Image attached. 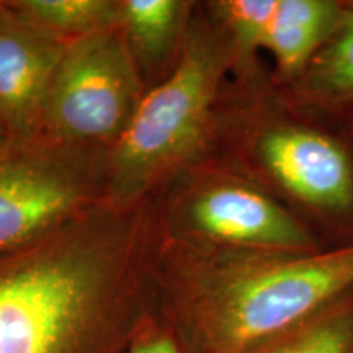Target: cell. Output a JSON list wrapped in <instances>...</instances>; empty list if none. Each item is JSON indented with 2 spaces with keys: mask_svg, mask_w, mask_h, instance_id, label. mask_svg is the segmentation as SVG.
I'll return each mask as SVG.
<instances>
[{
  "mask_svg": "<svg viewBox=\"0 0 353 353\" xmlns=\"http://www.w3.org/2000/svg\"><path fill=\"white\" fill-rule=\"evenodd\" d=\"M154 201L101 203L0 255V353H123L156 309Z\"/></svg>",
  "mask_w": 353,
  "mask_h": 353,
  "instance_id": "6da1fadb",
  "label": "cell"
},
{
  "mask_svg": "<svg viewBox=\"0 0 353 353\" xmlns=\"http://www.w3.org/2000/svg\"><path fill=\"white\" fill-rule=\"evenodd\" d=\"M159 290L192 353H247L353 290V242L312 254L218 252L159 237Z\"/></svg>",
  "mask_w": 353,
  "mask_h": 353,
  "instance_id": "7a4b0ae2",
  "label": "cell"
},
{
  "mask_svg": "<svg viewBox=\"0 0 353 353\" xmlns=\"http://www.w3.org/2000/svg\"><path fill=\"white\" fill-rule=\"evenodd\" d=\"M232 70L237 63L228 34L210 12L193 15L179 63L145 90L108 151V203L152 201L180 175L208 161L219 138L223 85Z\"/></svg>",
  "mask_w": 353,
  "mask_h": 353,
  "instance_id": "3957f363",
  "label": "cell"
},
{
  "mask_svg": "<svg viewBox=\"0 0 353 353\" xmlns=\"http://www.w3.org/2000/svg\"><path fill=\"white\" fill-rule=\"evenodd\" d=\"M161 241L218 252L312 254L314 232L270 190L232 165L185 172L154 201Z\"/></svg>",
  "mask_w": 353,
  "mask_h": 353,
  "instance_id": "277c9868",
  "label": "cell"
},
{
  "mask_svg": "<svg viewBox=\"0 0 353 353\" xmlns=\"http://www.w3.org/2000/svg\"><path fill=\"white\" fill-rule=\"evenodd\" d=\"M108 151L38 136L0 141V255L108 201Z\"/></svg>",
  "mask_w": 353,
  "mask_h": 353,
  "instance_id": "5b68a950",
  "label": "cell"
},
{
  "mask_svg": "<svg viewBox=\"0 0 353 353\" xmlns=\"http://www.w3.org/2000/svg\"><path fill=\"white\" fill-rule=\"evenodd\" d=\"M219 132L239 138L232 167L267 190L321 218L353 214V156L329 132L280 113L223 114Z\"/></svg>",
  "mask_w": 353,
  "mask_h": 353,
  "instance_id": "8992f818",
  "label": "cell"
},
{
  "mask_svg": "<svg viewBox=\"0 0 353 353\" xmlns=\"http://www.w3.org/2000/svg\"><path fill=\"white\" fill-rule=\"evenodd\" d=\"M120 28L70 43L52 77L41 136L110 151L145 94Z\"/></svg>",
  "mask_w": 353,
  "mask_h": 353,
  "instance_id": "52a82bcc",
  "label": "cell"
},
{
  "mask_svg": "<svg viewBox=\"0 0 353 353\" xmlns=\"http://www.w3.org/2000/svg\"><path fill=\"white\" fill-rule=\"evenodd\" d=\"M70 43L0 2V132L6 139L41 136L52 77Z\"/></svg>",
  "mask_w": 353,
  "mask_h": 353,
  "instance_id": "ba28073f",
  "label": "cell"
},
{
  "mask_svg": "<svg viewBox=\"0 0 353 353\" xmlns=\"http://www.w3.org/2000/svg\"><path fill=\"white\" fill-rule=\"evenodd\" d=\"M193 6L185 0H120V32L144 83L156 85L179 63Z\"/></svg>",
  "mask_w": 353,
  "mask_h": 353,
  "instance_id": "9c48e42d",
  "label": "cell"
},
{
  "mask_svg": "<svg viewBox=\"0 0 353 353\" xmlns=\"http://www.w3.org/2000/svg\"><path fill=\"white\" fill-rule=\"evenodd\" d=\"M290 112L348 117L353 112V0H343L334 33L304 72L283 87Z\"/></svg>",
  "mask_w": 353,
  "mask_h": 353,
  "instance_id": "30bf717a",
  "label": "cell"
},
{
  "mask_svg": "<svg viewBox=\"0 0 353 353\" xmlns=\"http://www.w3.org/2000/svg\"><path fill=\"white\" fill-rule=\"evenodd\" d=\"M343 0H280L267 48L275 63V81L290 85L304 72L334 33Z\"/></svg>",
  "mask_w": 353,
  "mask_h": 353,
  "instance_id": "8fae6325",
  "label": "cell"
},
{
  "mask_svg": "<svg viewBox=\"0 0 353 353\" xmlns=\"http://www.w3.org/2000/svg\"><path fill=\"white\" fill-rule=\"evenodd\" d=\"M247 353H353V290Z\"/></svg>",
  "mask_w": 353,
  "mask_h": 353,
  "instance_id": "7c38bea8",
  "label": "cell"
},
{
  "mask_svg": "<svg viewBox=\"0 0 353 353\" xmlns=\"http://www.w3.org/2000/svg\"><path fill=\"white\" fill-rule=\"evenodd\" d=\"M8 6L65 43L120 28V0H10Z\"/></svg>",
  "mask_w": 353,
  "mask_h": 353,
  "instance_id": "4fadbf2b",
  "label": "cell"
},
{
  "mask_svg": "<svg viewBox=\"0 0 353 353\" xmlns=\"http://www.w3.org/2000/svg\"><path fill=\"white\" fill-rule=\"evenodd\" d=\"M280 0H219L206 10L228 34L242 79L255 76V59L265 51Z\"/></svg>",
  "mask_w": 353,
  "mask_h": 353,
  "instance_id": "5bb4252c",
  "label": "cell"
},
{
  "mask_svg": "<svg viewBox=\"0 0 353 353\" xmlns=\"http://www.w3.org/2000/svg\"><path fill=\"white\" fill-rule=\"evenodd\" d=\"M123 353H192L169 316L154 311L139 325Z\"/></svg>",
  "mask_w": 353,
  "mask_h": 353,
  "instance_id": "9a60e30c",
  "label": "cell"
},
{
  "mask_svg": "<svg viewBox=\"0 0 353 353\" xmlns=\"http://www.w3.org/2000/svg\"><path fill=\"white\" fill-rule=\"evenodd\" d=\"M345 118H347V121H348V132H350V138L353 141V112L348 114V117H345Z\"/></svg>",
  "mask_w": 353,
  "mask_h": 353,
  "instance_id": "2e32d148",
  "label": "cell"
},
{
  "mask_svg": "<svg viewBox=\"0 0 353 353\" xmlns=\"http://www.w3.org/2000/svg\"><path fill=\"white\" fill-rule=\"evenodd\" d=\"M2 139H6V138H3V136H2V132H0V141H2Z\"/></svg>",
  "mask_w": 353,
  "mask_h": 353,
  "instance_id": "e0dca14e",
  "label": "cell"
}]
</instances>
